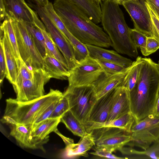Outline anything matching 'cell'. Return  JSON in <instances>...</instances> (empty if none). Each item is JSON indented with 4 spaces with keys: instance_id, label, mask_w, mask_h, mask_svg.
<instances>
[{
    "instance_id": "obj_1",
    "label": "cell",
    "mask_w": 159,
    "mask_h": 159,
    "mask_svg": "<svg viewBox=\"0 0 159 159\" xmlns=\"http://www.w3.org/2000/svg\"><path fill=\"white\" fill-rule=\"evenodd\" d=\"M56 13L70 32L81 42L108 48L112 43L108 34L70 0H55Z\"/></svg>"
},
{
    "instance_id": "obj_2",
    "label": "cell",
    "mask_w": 159,
    "mask_h": 159,
    "mask_svg": "<svg viewBox=\"0 0 159 159\" xmlns=\"http://www.w3.org/2000/svg\"><path fill=\"white\" fill-rule=\"evenodd\" d=\"M159 93V70L150 58H143L138 81L129 92L130 110L137 123L153 114Z\"/></svg>"
},
{
    "instance_id": "obj_3",
    "label": "cell",
    "mask_w": 159,
    "mask_h": 159,
    "mask_svg": "<svg viewBox=\"0 0 159 159\" xmlns=\"http://www.w3.org/2000/svg\"><path fill=\"white\" fill-rule=\"evenodd\" d=\"M119 4L111 0L101 4V22L111 42V46L118 53L137 58V48L131 38V28L126 24Z\"/></svg>"
},
{
    "instance_id": "obj_4",
    "label": "cell",
    "mask_w": 159,
    "mask_h": 159,
    "mask_svg": "<svg viewBox=\"0 0 159 159\" xmlns=\"http://www.w3.org/2000/svg\"><path fill=\"white\" fill-rule=\"evenodd\" d=\"M62 96L63 93L59 90L51 89L47 94L28 102H21L16 99L8 98L6 100L4 116L10 117L18 123L30 126L41 112Z\"/></svg>"
},
{
    "instance_id": "obj_5",
    "label": "cell",
    "mask_w": 159,
    "mask_h": 159,
    "mask_svg": "<svg viewBox=\"0 0 159 159\" xmlns=\"http://www.w3.org/2000/svg\"><path fill=\"white\" fill-rule=\"evenodd\" d=\"M63 95L68 99L69 110L85 126L92 107L97 100L92 85L68 86Z\"/></svg>"
},
{
    "instance_id": "obj_6",
    "label": "cell",
    "mask_w": 159,
    "mask_h": 159,
    "mask_svg": "<svg viewBox=\"0 0 159 159\" xmlns=\"http://www.w3.org/2000/svg\"><path fill=\"white\" fill-rule=\"evenodd\" d=\"M13 25L21 59L32 71L38 69H43V59L24 23L13 19Z\"/></svg>"
},
{
    "instance_id": "obj_7",
    "label": "cell",
    "mask_w": 159,
    "mask_h": 159,
    "mask_svg": "<svg viewBox=\"0 0 159 159\" xmlns=\"http://www.w3.org/2000/svg\"><path fill=\"white\" fill-rule=\"evenodd\" d=\"M28 5L37 13L66 59L70 70L73 68L78 63L75 59L74 49L70 42L49 18L43 7L32 3H29Z\"/></svg>"
},
{
    "instance_id": "obj_8",
    "label": "cell",
    "mask_w": 159,
    "mask_h": 159,
    "mask_svg": "<svg viewBox=\"0 0 159 159\" xmlns=\"http://www.w3.org/2000/svg\"><path fill=\"white\" fill-rule=\"evenodd\" d=\"M90 132L93 137L94 149L104 148L111 152L120 151L132 140L130 134L117 128L102 127Z\"/></svg>"
},
{
    "instance_id": "obj_9",
    "label": "cell",
    "mask_w": 159,
    "mask_h": 159,
    "mask_svg": "<svg viewBox=\"0 0 159 159\" xmlns=\"http://www.w3.org/2000/svg\"><path fill=\"white\" fill-rule=\"evenodd\" d=\"M122 5L132 19L134 29L159 42V36L153 26L145 0H131L124 2Z\"/></svg>"
},
{
    "instance_id": "obj_10",
    "label": "cell",
    "mask_w": 159,
    "mask_h": 159,
    "mask_svg": "<svg viewBox=\"0 0 159 159\" xmlns=\"http://www.w3.org/2000/svg\"><path fill=\"white\" fill-rule=\"evenodd\" d=\"M68 86L91 85L103 72L99 64L90 56L69 70Z\"/></svg>"
},
{
    "instance_id": "obj_11",
    "label": "cell",
    "mask_w": 159,
    "mask_h": 159,
    "mask_svg": "<svg viewBox=\"0 0 159 159\" xmlns=\"http://www.w3.org/2000/svg\"><path fill=\"white\" fill-rule=\"evenodd\" d=\"M51 78L42 68L34 70L32 78L25 81L14 90L16 94V99L18 102H25L44 96V86Z\"/></svg>"
},
{
    "instance_id": "obj_12",
    "label": "cell",
    "mask_w": 159,
    "mask_h": 159,
    "mask_svg": "<svg viewBox=\"0 0 159 159\" xmlns=\"http://www.w3.org/2000/svg\"><path fill=\"white\" fill-rule=\"evenodd\" d=\"M0 20L6 16L24 23H38L41 20L37 13L25 0H0Z\"/></svg>"
},
{
    "instance_id": "obj_13",
    "label": "cell",
    "mask_w": 159,
    "mask_h": 159,
    "mask_svg": "<svg viewBox=\"0 0 159 159\" xmlns=\"http://www.w3.org/2000/svg\"><path fill=\"white\" fill-rule=\"evenodd\" d=\"M10 134L16 140L19 145L23 148L39 149L45 151L43 145L48 140H41L34 138L31 134L30 126L16 122L9 125Z\"/></svg>"
},
{
    "instance_id": "obj_14",
    "label": "cell",
    "mask_w": 159,
    "mask_h": 159,
    "mask_svg": "<svg viewBox=\"0 0 159 159\" xmlns=\"http://www.w3.org/2000/svg\"><path fill=\"white\" fill-rule=\"evenodd\" d=\"M115 89L95 101L89 113L85 128L93 123L107 121L114 100Z\"/></svg>"
},
{
    "instance_id": "obj_15",
    "label": "cell",
    "mask_w": 159,
    "mask_h": 159,
    "mask_svg": "<svg viewBox=\"0 0 159 159\" xmlns=\"http://www.w3.org/2000/svg\"><path fill=\"white\" fill-rule=\"evenodd\" d=\"M129 67L124 71L113 74H108L103 72L92 84L96 99L119 86L128 71Z\"/></svg>"
},
{
    "instance_id": "obj_16",
    "label": "cell",
    "mask_w": 159,
    "mask_h": 159,
    "mask_svg": "<svg viewBox=\"0 0 159 159\" xmlns=\"http://www.w3.org/2000/svg\"><path fill=\"white\" fill-rule=\"evenodd\" d=\"M130 134L145 138L154 143L159 139V117L152 114L134 122Z\"/></svg>"
},
{
    "instance_id": "obj_17",
    "label": "cell",
    "mask_w": 159,
    "mask_h": 159,
    "mask_svg": "<svg viewBox=\"0 0 159 159\" xmlns=\"http://www.w3.org/2000/svg\"><path fill=\"white\" fill-rule=\"evenodd\" d=\"M0 41H2V43L7 65L6 77L10 82L13 85L15 84L18 75L20 66L8 37L6 33L1 28Z\"/></svg>"
},
{
    "instance_id": "obj_18",
    "label": "cell",
    "mask_w": 159,
    "mask_h": 159,
    "mask_svg": "<svg viewBox=\"0 0 159 159\" xmlns=\"http://www.w3.org/2000/svg\"><path fill=\"white\" fill-rule=\"evenodd\" d=\"M130 112L129 91L125 87L119 85L115 89L114 100L107 121L116 119Z\"/></svg>"
},
{
    "instance_id": "obj_19",
    "label": "cell",
    "mask_w": 159,
    "mask_h": 159,
    "mask_svg": "<svg viewBox=\"0 0 159 159\" xmlns=\"http://www.w3.org/2000/svg\"><path fill=\"white\" fill-rule=\"evenodd\" d=\"M90 57L96 60L112 62L125 67L130 66L133 61L120 55L116 51L93 45L86 44Z\"/></svg>"
},
{
    "instance_id": "obj_20",
    "label": "cell",
    "mask_w": 159,
    "mask_h": 159,
    "mask_svg": "<svg viewBox=\"0 0 159 159\" xmlns=\"http://www.w3.org/2000/svg\"><path fill=\"white\" fill-rule=\"evenodd\" d=\"M94 144L91 133L88 132L81 137L77 143H73L66 145L62 156L64 158H76L80 156L88 157V152L94 146Z\"/></svg>"
},
{
    "instance_id": "obj_21",
    "label": "cell",
    "mask_w": 159,
    "mask_h": 159,
    "mask_svg": "<svg viewBox=\"0 0 159 159\" xmlns=\"http://www.w3.org/2000/svg\"><path fill=\"white\" fill-rule=\"evenodd\" d=\"M135 122V119L131 112L113 120L101 123H94L85 128L89 133L92 130L102 127H111L121 129L130 134L131 129Z\"/></svg>"
},
{
    "instance_id": "obj_22",
    "label": "cell",
    "mask_w": 159,
    "mask_h": 159,
    "mask_svg": "<svg viewBox=\"0 0 159 159\" xmlns=\"http://www.w3.org/2000/svg\"><path fill=\"white\" fill-rule=\"evenodd\" d=\"M43 69L51 78L66 80L70 74L69 70L60 61L48 56L43 59Z\"/></svg>"
},
{
    "instance_id": "obj_23",
    "label": "cell",
    "mask_w": 159,
    "mask_h": 159,
    "mask_svg": "<svg viewBox=\"0 0 159 159\" xmlns=\"http://www.w3.org/2000/svg\"><path fill=\"white\" fill-rule=\"evenodd\" d=\"M24 23L36 48L43 59L47 56L44 38L42 30V29L45 27L44 25L41 21L38 23Z\"/></svg>"
},
{
    "instance_id": "obj_24",
    "label": "cell",
    "mask_w": 159,
    "mask_h": 159,
    "mask_svg": "<svg viewBox=\"0 0 159 159\" xmlns=\"http://www.w3.org/2000/svg\"><path fill=\"white\" fill-rule=\"evenodd\" d=\"M60 118H48L31 130L32 135L38 140H49V134L57 129Z\"/></svg>"
},
{
    "instance_id": "obj_25",
    "label": "cell",
    "mask_w": 159,
    "mask_h": 159,
    "mask_svg": "<svg viewBox=\"0 0 159 159\" xmlns=\"http://www.w3.org/2000/svg\"><path fill=\"white\" fill-rule=\"evenodd\" d=\"M79 7L94 23L101 22L102 11L100 4L92 0H70Z\"/></svg>"
},
{
    "instance_id": "obj_26",
    "label": "cell",
    "mask_w": 159,
    "mask_h": 159,
    "mask_svg": "<svg viewBox=\"0 0 159 159\" xmlns=\"http://www.w3.org/2000/svg\"><path fill=\"white\" fill-rule=\"evenodd\" d=\"M143 58L138 56L135 61L129 66L127 73L120 85L126 87L129 92L131 91L136 86L139 79Z\"/></svg>"
},
{
    "instance_id": "obj_27",
    "label": "cell",
    "mask_w": 159,
    "mask_h": 159,
    "mask_svg": "<svg viewBox=\"0 0 159 159\" xmlns=\"http://www.w3.org/2000/svg\"><path fill=\"white\" fill-rule=\"evenodd\" d=\"M60 121L75 135L81 137L88 133L84 126L70 110L61 116Z\"/></svg>"
},
{
    "instance_id": "obj_28",
    "label": "cell",
    "mask_w": 159,
    "mask_h": 159,
    "mask_svg": "<svg viewBox=\"0 0 159 159\" xmlns=\"http://www.w3.org/2000/svg\"><path fill=\"white\" fill-rule=\"evenodd\" d=\"M45 42L47 56L53 57L60 61L66 69L70 70L67 63L45 26L42 30Z\"/></svg>"
},
{
    "instance_id": "obj_29",
    "label": "cell",
    "mask_w": 159,
    "mask_h": 159,
    "mask_svg": "<svg viewBox=\"0 0 159 159\" xmlns=\"http://www.w3.org/2000/svg\"><path fill=\"white\" fill-rule=\"evenodd\" d=\"M13 19L8 16H6L2 23L1 25L0 28H2L6 33L8 37L20 68L21 62L23 60L20 56L13 27Z\"/></svg>"
},
{
    "instance_id": "obj_30",
    "label": "cell",
    "mask_w": 159,
    "mask_h": 159,
    "mask_svg": "<svg viewBox=\"0 0 159 159\" xmlns=\"http://www.w3.org/2000/svg\"><path fill=\"white\" fill-rule=\"evenodd\" d=\"M43 7L49 18L70 41L73 35L66 28L56 13L53 8V4L49 2Z\"/></svg>"
},
{
    "instance_id": "obj_31",
    "label": "cell",
    "mask_w": 159,
    "mask_h": 159,
    "mask_svg": "<svg viewBox=\"0 0 159 159\" xmlns=\"http://www.w3.org/2000/svg\"><path fill=\"white\" fill-rule=\"evenodd\" d=\"M123 153L146 156L149 158L159 159V139L151 146L144 151H139L129 148H124L120 151Z\"/></svg>"
},
{
    "instance_id": "obj_32",
    "label": "cell",
    "mask_w": 159,
    "mask_h": 159,
    "mask_svg": "<svg viewBox=\"0 0 159 159\" xmlns=\"http://www.w3.org/2000/svg\"><path fill=\"white\" fill-rule=\"evenodd\" d=\"M72 45L75 59L78 63L89 56V52L85 44L78 40L74 36L70 41Z\"/></svg>"
},
{
    "instance_id": "obj_33",
    "label": "cell",
    "mask_w": 159,
    "mask_h": 159,
    "mask_svg": "<svg viewBox=\"0 0 159 159\" xmlns=\"http://www.w3.org/2000/svg\"><path fill=\"white\" fill-rule=\"evenodd\" d=\"M33 75L34 71L30 70L25 63L22 61L16 82L14 85H12L14 90L20 86L25 81L31 79Z\"/></svg>"
},
{
    "instance_id": "obj_34",
    "label": "cell",
    "mask_w": 159,
    "mask_h": 159,
    "mask_svg": "<svg viewBox=\"0 0 159 159\" xmlns=\"http://www.w3.org/2000/svg\"><path fill=\"white\" fill-rule=\"evenodd\" d=\"M131 38L137 48H140L142 54L146 56L147 36L135 29H131Z\"/></svg>"
},
{
    "instance_id": "obj_35",
    "label": "cell",
    "mask_w": 159,
    "mask_h": 159,
    "mask_svg": "<svg viewBox=\"0 0 159 159\" xmlns=\"http://www.w3.org/2000/svg\"><path fill=\"white\" fill-rule=\"evenodd\" d=\"M69 110V105L68 99L63 95L49 118H61Z\"/></svg>"
},
{
    "instance_id": "obj_36",
    "label": "cell",
    "mask_w": 159,
    "mask_h": 159,
    "mask_svg": "<svg viewBox=\"0 0 159 159\" xmlns=\"http://www.w3.org/2000/svg\"><path fill=\"white\" fill-rule=\"evenodd\" d=\"M60 99L53 102L37 116L30 126L31 130L49 117Z\"/></svg>"
},
{
    "instance_id": "obj_37",
    "label": "cell",
    "mask_w": 159,
    "mask_h": 159,
    "mask_svg": "<svg viewBox=\"0 0 159 159\" xmlns=\"http://www.w3.org/2000/svg\"><path fill=\"white\" fill-rule=\"evenodd\" d=\"M96 60V59H95ZM102 68L103 72L109 74H113L126 70L125 67L117 64L100 60H96Z\"/></svg>"
},
{
    "instance_id": "obj_38",
    "label": "cell",
    "mask_w": 159,
    "mask_h": 159,
    "mask_svg": "<svg viewBox=\"0 0 159 159\" xmlns=\"http://www.w3.org/2000/svg\"><path fill=\"white\" fill-rule=\"evenodd\" d=\"M132 140L129 145L136 146L146 150L148 148L151 144L154 143L152 140L144 137L131 135Z\"/></svg>"
},
{
    "instance_id": "obj_39",
    "label": "cell",
    "mask_w": 159,
    "mask_h": 159,
    "mask_svg": "<svg viewBox=\"0 0 159 159\" xmlns=\"http://www.w3.org/2000/svg\"><path fill=\"white\" fill-rule=\"evenodd\" d=\"M7 71V65L3 46L2 41H0V83L1 85L3 83L5 77H6Z\"/></svg>"
},
{
    "instance_id": "obj_40",
    "label": "cell",
    "mask_w": 159,
    "mask_h": 159,
    "mask_svg": "<svg viewBox=\"0 0 159 159\" xmlns=\"http://www.w3.org/2000/svg\"><path fill=\"white\" fill-rule=\"evenodd\" d=\"M158 49L159 42L153 37H147L146 47V56L155 52Z\"/></svg>"
},
{
    "instance_id": "obj_41",
    "label": "cell",
    "mask_w": 159,
    "mask_h": 159,
    "mask_svg": "<svg viewBox=\"0 0 159 159\" xmlns=\"http://www.w3.org/2000/svg\"><path fill=\"white\" fill-rule=\"evenodd\" d=\"M94 152H90V153L95 156L107 158L115 159L125 158L116 156L113 154L112 152L104 148L94 149Z\"/></svg>"
},
{
    "instance_id": "obj_42",
    "label": "cell",
    "mask_w": 159,
    "mask_h": 159,
    "mask_svg": "<svg viewBox=\"0 0 159 159\" xmlns=\"http://www.w3.org/2000/svg\"><path fill=\"white\" fill-rule=\"evenodd\" d=\"M146 3L150 15L153 26L159 36V18L153 11L149 4Z\"/></svg>"
},
{
    "instance_id": "obj_43",
    "label": "cell",
    "mask_w": 159,
    "mask_h": 159,
    "mask_svg": "<svg viewBox=\"0 0 159 159\" xmlns=\"http://www.w3.org/2000/svg\"><path fill=\"white\" fill-rule=\"evenodd\" d=\"M159 18V0H145Z\"/></svg>"
},
{
    "instance_id": "obj_44",
    "label": "cell",
    "mask_w": 159,
    "mask_h": 159,
    "mask_svg": "<svg viewBox=\"0 0 159 159\" xmlns=\"http://www.w3.org/2000/svg\"><path fill=\"white\" fill-rule=\"evenodd\" d=\"M29 3L44 7L49 2V0H27Z\"/></svg>"
},
{
    "instance_id": "obj_45",
    "label": "cell",
    "mask_w": 159,
    "mask_h": 159,
    "mask_svg": "<svg viewBox=\"0 0 159 159\" xmlns=\"http://www.w3.org/2000/svg\"><path fill=\"white\" fill-rule=\"evenodd\" d=\"M55 132L57 134L62 138L66 145L74 143L72 139L66 137L61 134L58 131L57 129L55 131Z\"/></svg>"
},
{
    "instance_id": "obj_46",
    "label": "cell",
    "mask_w": 159,
    "mask_h": 159,
    "mask_svg": "<svg viewBox=\"0 0 159 159\" xmlns=\"http://www.w3.org/2000/svg\"><path fill=\"white\" fill-rule=\"evenodd\" d=\"M153 114L155 116L159 117V93L156 101Z\"/></svg>"
},
{
    "instance_id": "obj_47",
    "label": "cell",
    "mask_w": 159,
    "mask_h": 159,
    "mask_svg": "<svg viewBox=\"0 0 159 159\" xmlns=\"http://www.w3.org/2000/svg\"><path fill=\"white\" fill-rule=\"evenodd\" d=\"M131 0H119V4L122 5L123 3L124 2H127Z\"/></svg>"
},
{
    "instance_id": "obj_48",
    "label": "cell",
    "mask_w": 159,
    "mask_h": 159,
    "mask_svg": "<svg viewBox=\"0 0 159 159\" xmlns=\"http://www.w3.org/2000/svg\"><path fill=\"white\" fill-rule=\"evenodd\" d=\"M94 2H95L97 4H101V3H102V0H92Z\"/></svg>"
},
{
    "instance_id": "obj_49",
    "label": "cell",
    "mask_w": 159,
    "mask_h": 159,
    "mask_svg": "<svg viewBox=\"0 0 159 159\" xmlns=\"http://www.w3.org/2000/svg\"><path fill=\"white\" fill-rule=\"evenodd\" d=\"M106 0H102V1H105ZM112 0V1H113L116 2H117V3H118L119 4V0Z\"/></svg>"
},
{
    "instance_id": "obj_50",
    "label": "cell",
    "mask_w": 159,
    "mask_h": 159,
    "mask_svg": "<svg viewBox=\"0 0 159 159\" xmlns=\"http://www.w3.org/2000/svg\"><path fill=\"white\" fill-rule=\"evenodd\" d=\"M157 66L159 70V60L158 61V63H157Z\"/></svg>"
}]
</instances>
